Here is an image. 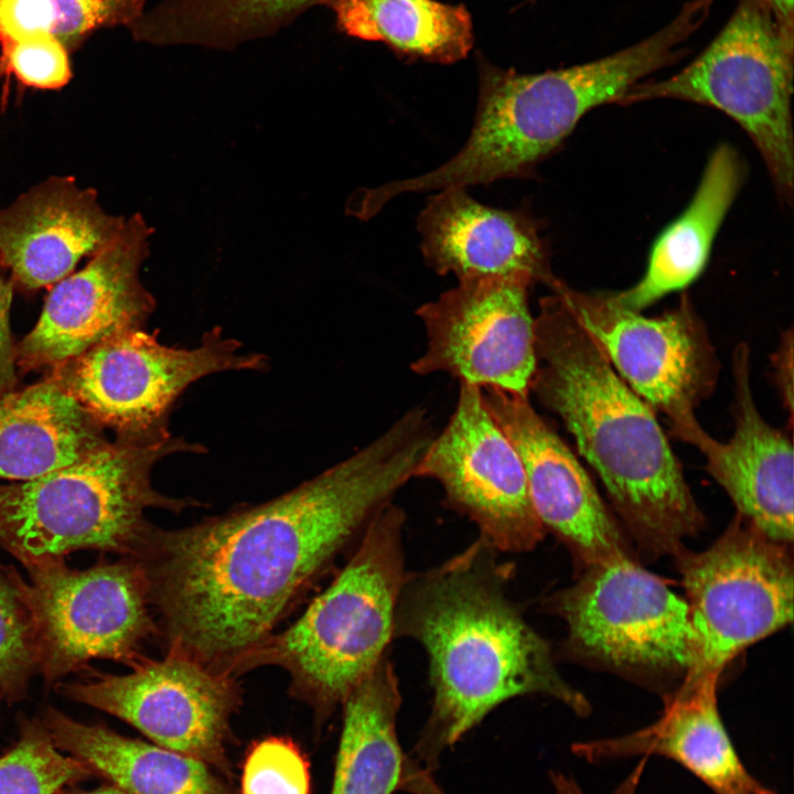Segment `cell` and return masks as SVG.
<instances>
[{"mask_svg":"<svg viewBox=\"0 0 794 794\" xmlns=\"http://www.w3.org/2000/svg\"><path fill=\"white\" fill-rule=\"evenodd\" d=\"M422 406L292 490L193 525L152 527L132 558L168 650L235 675L298 597L415 479L434 436Z\"/></svg>","mask_w":794,"mask_h":794,"instance_id":"1","label":"cell"},{"mask_svg":"<svg viewBox=\"0 0 794 794\" xmlns=\"http://www.w3.org/2000/svg\"><path fill=\"white\" fill-rule=\"evenodd\" d=\"M480 536L457 555L408 573L394 618V639L422 646L432 704L412 758L432 773L443 751L501 704L551 697L579 716L586 697L559 674L549 643L509 594L511 561Z\"/></svg>","mask_w":794,"mask_h":794,"instance_id":"2","label":"cell"},{"mask_svg":"<svg viewBox=\"0 0 794 794\" xmlns=\"http://www.w3.org/2000/svg\"><path fill=\"white\" fill-rule=\"evenodd\" d=\"M560 282L535 316L530 394L562 421L641 549L675 557L706 518L654 410L613 368Z\"/></svg>","mask_w":794,"mask_h":794,"instance_id":"3","label":"cell"},{"mask_svg":"<svg viewBox=\"0 0 794 794\" xmlns=\"http://www.w3.org/2000/svg\"><path fill=\"white\" fill-rule=\"evenodd\" d=\"M694 28L676 15L642 41L583 64L524 74L478 61L479 93L464 146L442 165L375 189L380 204L403 193L528 179L593 108L618 104L637 83L674 65Z\"/></svg>","mask_w":794,"mask_h":794,"instance_id":"4","label":"cell"},{"mask_svg":"<svg viewBox=\"0 0 794 794\" xmlns=\"http://www.w3.org/2000/svg\"><path fill=\"white\" fill-rule=\"evenodd\" d=\"M206 451L178 436L159 442L116 438L37 479L0 484V546L25 568L82 549L135 558L153 527L149 509L181 513L202 505L157 491L155 464Z\"/></svg>","mask_w":794,"mask_h":794,"instance_id":"5","label":"cell"},{"mask_svg":"<svg viewBox=\"0 0 794 794\" xmlns=\"http://www.w3.org/2000/svg\"><path fill=\"white\" fill-rule=\"evenodd\" d=\"M405 523L404 509L388 504L326 589L289 627L250 652L235 675L279 666L290 676L292 695L328 719L388 653L407 576Z\"/></svg>","mask_w":794,"mask_h":794,"instance_id":"6","label":"cell"},{"mask_svg":"<svg viewBox=\"0 0 794 794\" xmlns=\"http://www.w3.org/2000/svg\"><path fill=\"white\" fill-rule=\"evenodd\" d=\"M793 77L794 30L784 26L764 0H739L693 61L667 78L637 83L618 105L676 99L722 111L747 132L780 201L791 205Z\"/></svg>","mask_w":794,"mask_h":794,"instance_id":"7","label":"cell"},{"mask_svg":"<svg viewBox=\"0 0 794 794\" xmlns=\"http://www.w3.org/2000/svg\"><path fill=\"white\" fill-rule=\"evenodd\" d=\"M144 329L120 332L50 368L46 378L71 395L116 438L159 442L173 437L170 417L181 395L197 380L223 372H262V353L242 351L221 326L193 347L169 346Z\"/></svg>","mask_w":794,"mask_h":794,"instance_id":"8","label":"cell"},{"mask_svg":"<svg viewBox=\"0 0 794 794\" xmlns=\"http://www.w3.org/2000/svg\"><path fill=\"white\" fill-rule=\"evenodd\" d=\"M541 608L565 622L567 658L639 675H685L695 663L687 602L630 555L584 568Z\"/></svg>","mask_w":794,"mask_h":794,"instance_id":"9","label":"cell"},{"mask_svg":"<svg viewBox=\"0 0 794 794\" xmlns=\"http://www.w3.org/2000/svg\"><path fill=\"white\" fill-rule=\"evenodd\" d=\"M696 636V659L683 684L719 680L748 645L793 621L788 545L768 538L739 514L707 549L676 556Z\"/></svg>","mask_w":794,"mask_h":794,"instance_id":"10","label":"cell"},{"mask_svg":"<svg viewBox=\"0 0 794 794\" xmlns=\"http://www.w3.org/2000/svg\"><path fill=\"white\" fill-rule=\"evenodd\" d=\"M22 593L32 615L39 673L47 685L93 659L133 667L144 659L141 647L158 633L147 581L129 557L88 569L68 568L64 560L25 568L30 581L1 567Z\"/></svg>","mask_w":794,"mask_h":794,"instance_id":"11","label":"cell"},{"mask_svg":"<svg viewBox=\"0 0 794 794\" xmlns=\"http://www.w3.org/2000/svg\"><path fill=\"white\" fill-rule=\"evenodd\" d=\"M559 288L616 373L665 416L672 434L697 420L695 409L713 394L720 364L688 294L650 318L621 305L614 292L578 291L564 281Z\"/></svg>","mask_w":794,"mask_h":794,"instance_id":"12","label":"cell"},{"mask_svg":"<svg viewBox=\"0 0 794 794\" xmlns=\"http://www.w3.org/2000/svg\"><path fill=\"white\" fill-rule=\"evenodd\" d=\"M533 286L524 276L470 277L420 305L427 344L411 371L529 397L537 366Z\"/></svg>","mask_w":794,"mask_h":794,"instance_id":"13","label":"cell"},{"mask_svg":"<svg viewBox=\"0 0 794 794\" xmlns=\"http://www.w3.org/2000/svg\"><path fill=\"white\" fill-rule=\"evenodd\" d=\"M455 408L434 433L415 478L441 486L448 508L473 522L500 552H527L544 538L523 462L485 406L483 390L459 383Z\"/></svg>","mask_w":794,"mask_h":794,"instance_id":"14","label":"cell"},{"mask_svg":"<svg viewBox=\"0 0 794 794\" xmlns=\"http://www.w3.org/2000/svg\"><path fill=\"white\" fill-rule=\"evenodd\" d=\"M61 690L120 718L160 747L227 769L229 722L240 704L233 675L168 650L164 658H144L129 674H95Z\"/></svg>","mask_w":794,"mask_h":794,"instance_id":"15","label":"cell"},{"mask_svg":"<svg viewBox=\"0 0 794 794\" xmlns=\"http://www.w3.org/2000/svg\"><path fill=\"white\" fill-rule=\"evenodd\" d=\"M150 230L139 214L120 233L51 288L34 328L15 345L23 372L52 368L127 330L144 329L155 308L139 278Z\"/></svg>","mask_w":794,"mask_h":794,"instance_id":"16","label":"cell"},{"mask_svg":"<svg viewBox=\"0 0 794 794\" xmlns=\"http://www.w3.org/2000/svg\"><path fill=\"white\" fill-rule=\"evenodd\" d=\"M490 414L515 447L545 532L554 534L581 570L629 555L615 518L586 469L538 415L529 397L482 389Z\"/></svg>","mask_w":794,"mask_h":794,"instance_id":"17","label":"cell"},{"mask_svg":"<svg viewBox=\"0 0 794 794\" xmlns=\"http://www.w3.org/2000/svg\"><path fill=\"white\" fill-rule=\"evenodd\" d=\"M733 433L712 438L698 420L673 436L697 448L706 470L743 519L768 538L793 541L794 455L792 438L760 414L751 387V352L739 343L732 355Z\"/></svg>","mask_w":794,"mask_h":794,"instance_id":"18","label":"cell"},{"mask_svg":"<svg viewBox=\"0 0 794 794\" xmlns=\"http://www.w3.org/2000/svg\"><path fill=\"white\" fill-rule=\"evenodd\" d=\"M125 222L104 211L94 189L51 176L0 208V267L24 290L52 288L107 246Z\"/></svg>","mask_w":794,"mask_h":794,"instance_id":"19","label":"cell"},{"mask_svg":"<svg viewBox=\"0 0 794 794\" xmlns=\"http://www.w3.org/2000/svg\"><path fill=\"white\" fill-rule=\"evenodd\" d=\"M417 228L425 262L440 276H524L549 289L560 280L536 218L523 210L482 204L466 187L430 196Z\"/></svg>","mask_w":794,"mask_h":794,"instance_id":"20","label":"cell"},{"mask_svg":"<svg viewBox=\"0 0 794 794\" xmlns=\"http://www.w3.org/2000/svg\"><path fill=\"white\" fill-rule=\"evenodd\" d=\"M717 684H682L665 698L664 711L652 725L622 737L575 743L572 751L591 763L662 755L689 770L715 794H775L737 754L719 716Z\"/></svg>","mask_w":794,"mask_h":794,"instance_id":"21","label":"cell"},{"mask_svg":"<svg viewBox=\"0 0 794 794\" xmlns=\"http://www.w3.org/2000/svg\"><path fill=\"white\" fill-rule=\"evenodd\" d=\"M744 176L742 160L730 144L712 151L691 201L654 240L642 278L614 292L621 305L641 312L701 275Z\"/></svg>","mask_w":794,"mask_h":794,"instance_id":"22","label":"cell"},{"mask_svg":"<svg viewBox=\"0 0 794 794\" xmlns=\"http://www.w3.org/2000/svg\"><path fill=\"white\" fill-rule=\"evenodd\" d=\"M108 441L105 429L50 378L0 396V480L37 479Z\"/></svg>","mask_w":794,"mask_h":794,"instance_id":"23","label":"cell"},{"mask_svg":"<svg viewBox=\"0 0 794 794\" xmlns=\"http://www.w3.org/2000/svg\"><path fill=\"white\" fill-rule=\"evenodd\" d=\"M42 722L60 750L122 794H230L208 764L192 757L76 721L54 708L44 711Z\"/></svg>","mask_w":794,"mask_h":794,"instance_id":"24","label":"cell"},{"mask_svg":"<svg viewBox=\"0 0 794 794\" xmlns=\"http://www.w3.org/2000/svg\"><path fill=\"white\" fill-rule=\"evenodd\" d=\"M399 680L388 653L350 693L331 794H393L399 790L407 755L396 729Z\"/></svg>","mask_w":794,"mask_h":794,"instance_id":"25","label":"cell"},{"mask_svg":"<svg viewBox=\"0 0 794 794\" xmlns=\"http://www.w3.org/2000/svg\"><path fill=\"white\" fill-rule=\"evenodd\" d=\"M347 36L379 42L407 60L452 64L473 46V24L462 4L438 0H325Z\"/></svg>","mask_w":794,"mask_h":794,"instance_id":"26","label":"cell"},{"mask_svg":"<svg viewBox=\"0 0 794 794\" xmlns=\"http://www.w3.org/2000/svg\"><path fill=\"white\" fill-rule=\"evenodd\" d=\"M325 0H161L130 25L132 35L159 46L233 50L276 35Z\"/></svg>","mask_w":794,"mask_h":794,"instance_id":"27","label":"cell"},{"mask_svg":"<svg viewBox=\"0 0 794 794\" xmlns=\"http://www.w3.org/2000/svg\"><path fill=\"white\" fill-rule=\"evenodd\" d=\"M148 0H0V42L45 33L65 46L103 26H130Z\"/></svg>","mask_w":794,"mask_h":794,"instance_id":"28","label":"cell"},{"mask_svg":"<svg viewBox=\"0 0 794 794\" xmlns=\"http://www.w3.org/2000/svg\"><path fill=\"white\" fill-rule=\"evenodd\" d=\"M90 774L62 754L43 722L24 719L17 744L0 757V794H55Z\"/></svg>","mask_w":794,"mask_h":794,"instance_id":"29","label":"cell"},{"mask_svg":"<svg viewBox=\"0 0 794 794\" xmlns=\"http://www.w3.org/2000/svg\"><path fill=\"white\" fill-rule=\"evenodd\" d=\"M36 673L39 651L31 612L14 581L0 572V700L25 697Z\"/></svg>","mask_w":794,"mask_h":794,"instance_id":"30","label":"cell"},{"mask_svg":"<svg viewBox=\"0 0 794 794\" xmlns=\"http://www.w3.org/2000/svg\"><path fill=\"white\" fill-rule=\"evenodd\" d=\"M309 763L289 739L270 737L248 751L242 774V794H309Z\"/></svg>","mask_w":794,"mask_h":794,"instance_id":"31","label":"cell"},{"mask_svg":"<svg viewBox=\"0 0 794 794\" xmlns=\"http://www.w3.org/2000/svg\"><path fill=\"white\" fill-rule=\"evenodd\" d=\"M1 44L2 64L24 86L60 89L72 78L66 46L52 35L34 33Z\"/></svg>","mask_w":794,"mask_h":794,"instance_id":"32","label":"cell"},{"mask_svg":"<svg viewBox=\"0 0 794 794\" xmlns=\"http://www.w3.org/2000/svg\"><path fill=\"white\" fill-rule=\"evenodd\" d=\"M12 282L0 273V396L15 389L18 382L15 345L10 331Z\"/></svg>","mask_w":794,"mask_h":794,"instance_id":"33","label":"cell"},{"mask_svg":"<svg viewBox=\"0 0 794 794\" xmlns=\"http://www.w3.org/2000/svg\"><path fill=\"white\" fill-rule=\"evenodd\" d=\"M773 380L793 428V329L785 330L771 358Z\"/></svg>","mask_w":794,"mask_h":794,"instance_id":"34","label":"cell"},{"mask_svg":"<svg viewBox=\"0 0 794 794\" xmlns=\"http://www.w3.org/2000/svg\"><path fill=\"white\" fill-rule=\"evenodd\" d=\"M399 790L411 794H446L431 776L412 758L406 759L405 770Z\"/></svg>","mask_w":794,"mask_h":794,"instance_id":"35","label":"cell"},{"mask_svg":"<svg viewBox=\"0 0 794 794\" xmlns=\"http://www.w3.org/2000/svg\"><path fill=\"white\" fill-rule=\"evenodd\" d=\"M642 768L639 766L613 794H634ZM554 794H586L577 781L569 775L554 772L550 774Z\"/></svg>","mask_w":794,"mask_h":794,"instance_id":"36","label":"cell"},{"mask_svg":"<svg viewBox=\"0 0 794 794\" xmlns=\"http://www.w3.org/2000/svg\"><path fill=\"white\" fill-rule=\"evenodd\" d=\"M776 19L787 29L794 30L793 0H764Z\"/></svg>","mask_w":794,"mask_h":794,"instance_id":"37","label":"cell"},{"mask_svg":"<svg viewBox=\"0 0 794 794\" xmlns=\"http://www.w3.org/2000/svg\"><path fill=\"white\" fill-rule=\"evenodd\" d=\"M78 794H122V793L111 785V786H103V787H99L97 790L89 791V792H82Z\"/></svg>","mask_w":794,"mask_h":794,"instance_id":"38","label":"cell"}]
</instances>
